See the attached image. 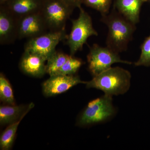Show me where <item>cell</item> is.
Wrapping results in <instances>:
<instances>
[{"mask_svg": "<svg viewBox=\"0 0 150 150\" xmlns=\"http://www.w3.org/2000/svg\"><path fill=\"white\" fill-rule=\"evenodd\" d=\"M101 16V21L108 28L106 46L118 54L126 51L133 38L136 25L127 19L115 8L110 13Z\"/></svg>", "mask_w": 150, "mask_h": 150, "instance_id": "cell-1", "label": "cell"}, {"mask_svg": "<svg viewBox=\"0 0 150 150\" xmlns=\"http://www.w3.org/2000/svg\"><path fill=\"white\" fill-rule=\"evenodd\" d=\"M131 75L128 70L120 67H112L86 82V87L100 90L108 95L126 93L131 86Z\"/></svg>", "mask_w": 150, "mask_h": 150, "instance_id": "cell-2", "label": "cell"}, {"mask_svg": "<svg viewBox=\"0 0 150 150\" xmlns=\"http://www.w3.org/2000/svg\"><path fill=\"white\" fill-rule=\"evenodd\" d=\"M116 112L112 96L104 94L88 103L80 115L78 124L83 126L103 123L113 118Z\"/></svg>", "mask_w": 150, "mask_h": 150, "instance_id": "cell-3", "label": "cell"}, {"mask_svg": "<svg viewBox=\"0 0 150 150\" xmlns=\"http://www.w3.org/2000/svg\"><path fill=\"white\" fill-rule=\"evenodd\" d=\"M79 9V16L77 18L71 21V30L67 39L71 56L82 49L89 38L98 35L94 28L91 17L82 7Z\"/></svg>", "mask_w": 150, "mask_h": 150, "instance_id": "cell-4", "label": "cell"}, {"mask_svg": "<svg viewBox=\"0 0 150 150\" xmlns=\"http://www.w3.org/2000/svg\"><path fill=\"white\" fill-rule=\"evenodd\" d=\"M74 9L63 0H43L40 12L48 30L55 32L65 30Z\"/></svg>", "mask_w": 150, "mask_h": 150, "instance_id": "cell-5", "label": "cell"}, {"mask_svg": "<svg viewBox=\"0 0 150 150\" xmlns=\"http://www.w3.org/2000/svg\"><path fill=\"white\" fill-rule=\"evenodd\" d=\"M119 54L106 47L94 44L90 48L87 55L89 71L93 77L111 68L115 63L131 64L132 62L121 59Z\"/></svg>", "mask_w": 150, "mask_h": 150, "instance_id": "cell-6", "label": "cell"}, {"mask_svg": "<svg viewBox=\"0 0 150 150\" xmlns=\"http://www.w3.org/2000/svg\"><path fill=\"white\" fill-rule=\"evenodd\" d=\"M66 30L49 31L36 37L30 38L24 46V51L37 54L46 61L56 52V46L67 39Z\"/></svg>", "mask_w": 150, "mask_h": 150, "instance_id": "cell-7", "label": "cell"}, {"mask_svg": "<svg viewBox=\"0 0 150 150\" xmlns=\"http://www.w3.org/2000/svg\"><path fill=\"white\" fill-rule=\"evenodd\" d=\"M48 30L40 11L18 19V39H30L44 34Z\"/></svg>", "mask_w": 150, "mask_h": 150, "instance_id": "cell-8", "label": "cell"}, {"mask_svg": "<svg viewBox=\"0 0 150 150\" xmlns=\"http://www.w3.org/2000/svg\"><path fill=\"white\" fill-rule=\"evenodd\" d=\"M86 83L74 75H53L43 83L42 90L46 96H54L65 92L79 84Z\"/></svg>", "mask_w": 150, "mask_h": 150, "instance_id": "cell-9", "label": "cell"}, {"mask_svg": "<svg viewBox=\"0 0 150 150\" xmlns=\"http://www.w3.org/2000/svg\"><path fill=\"white\" fill-rule=\"evenodd\" d=\"M18 19L14 16L4 5L0 8V43L8 45L18 38Z\"/></svg>", "mask_w": 150, "mask_h": 150, "instance_id": "cell-10", "label": "cell"}, {"mask_svg": "<svg viewBox=\"0 0 150 150\" xmlns=\"http://www.w3.org/2000/svg\"><path fill=\"white\" fill-rule=\"evenodd\" d=\"M46 62L45 59L37 54L24 51L20 62V68L26 74L40 77L46 73Z\"/></svg>", "mask_w": 150, "mask_h": 150, "instance_id": "cell-11", "label": "cell"}, {"mask_svg": "<svg viewBox=\"0 0 150 150\" xmlns=\"http://www.w3.org/2000/svg\"><path fill=\"white\" fill-rule=\"evenodd\" d=\"M42 0H7L4 4L6 8L17 18L40 11Z\"/></svg>", "mask_w": 150, "mask_h": 150, "instance_id": "cell-12", "label": "cell"}, {"mask_svg": "<svg viewBox=\"0 0 150 150\" xmlns=\"http://www.w3.org/2000/svg\"><path fill=\"white\" fill-rule=\"evenodd\" d=\"M147 0H115L114 8L124 17L136 25L139 22L141 8Z\"/></svg>", "mask_w": 150, "mask_h": 150, "instance_id": "cell-13", "label": "cell"}, {"mask_svg": "<svg viewBox=\"0 0 150 150\" xmlns=\"http://www.w3.org/2000/svg\"><path fill=\"white\" fill-rule=\"evenodd\" d=\"M33 103L27 106L10 105L0 107V123L1 125L10 124L25 116L34 107Z\"/></svg>", "mask_w": 150, "mask_h": 150, "instance_id": "cell-14", "label": "cell"}, {"mask_svg": "<svg viewBox=\"0 0 150 150\" xmlns=\"http://www.w3.org/2000/svg\"><path fill=\"white\" fill-rule=\"evenodd\" d=\"M24 117L23 116L18 121L9 124V126L4 131L0 138L1 149L8 150L11 147L19 125Z\"/></svg>", "mask_w": 150, "mask_h": 150, "instance_id": "cell-15", "label": "cell"}, {"mask_svg": "<svg viewBox=\"0 0 150 150\" xmlns=\"http://www.w3.org/2000/svg\"><path fill=\"white\" fill-rule=\"evenodd\" d=\"M69 55L56 51L47 60L46 73L50 76L55 74L67 61Z\"/></svg>", "mask_w": 150, "mask_h": 150, "instance_id": "cell-16", "label": "cell"}, {"mask_svg": "<svg viewBox=\"0 0 150 150\" xmlns=\"http://www.w3.org/2000/svg\"><path fill=\"white\" fill-rule=\"evenodd\" d=\"M0 99L9 105H14L13 91L9 82L3 74H0Z\"/></svg>", "mask_w": 150, "mask_h": 150, "instance_id": "cell-17", "label": "cell"}, {"mask_svg": "<svg viewBox=\"0 0 150 150\" xmlns=\"http://www.w3.org/2000/svg\"><path fill=\"white\" fill-rule=\"evenodd\" d=\"M82 65L81 60L70 55L65 64L55 74L74 75Z\"/></svg>", "mask_w": 150, "mask_h": 150, "instance_id": "cell-18", "label": "cell"}, {"mask_svg": "<svg viewBox=\"0 0 150 150\" xmlns=\"http://www.w3.org/2000/svg\"><path fill=\"white\" fill-rule=\"evenodd\" d=\"M141 49L139 58L134 65L136 67H150V35L145 38L141 45Z\"/></svg>", "mask_w": 150, "mask_h": 150, "instance_id": "cell-19", "label": "cell"}, {"mask_svg": "<svg viewBox=\"0 0 150 150\" xmlns=\"http://www.w3.org/2000/svg\"><path fill=\"white\" fill-rule=\"evenodd\" d=\"M112 0H83V4L98 11L101 15L109 13Z\"/></svg>", "mask_w": 150, "mask_h": 150, "instance_id": "cell-20", "label": "cell"}, {"mask_svg": "<svg viewBox=\"0 0 150 150\" xmlns=\"http://www.w3.org/2000/svg\"><path fill=\"white\" fill-rule=\"evenodd\" d=\"M65 2L67 3L69 5L71 6L74 8H80L81 7V4H83V0H63Z\"/></svg>", "mask_w": 150, "mask_h": 150, "instance_id": "cell-21", "label": "cell"}, {"mask_svg": "<svg viewBox=\"0 0 150 150\" xmlns=\"http://www.w3.org/2000/svg\"><path fill=\"white\" fill-rule=\"evenodd\" d=\"M7 0H0V2H1V4H4V3Z\"/></svg>", "mask_w": 150, "mask_h": 150, "instance_id": "cell-22", "label": "cell"}, {"mask_svg": "<svg viewBox=\"0 0 150 150\" xmlns=\"http://www.w3.org/2000/svg\"><path fill=\"white\" fill-rule=\"evenodd\" d=\"M42 1H43V0H42Z\"/></svg>", "mask_w": 150, "mask_h": 150, "instance_id": "cell-23", "label": "cell"}, {"mask_svg": "<svg viewBox=\"0 0 150 150\" xmlns=\"http://www.w3.org/2000/svg\"></svg>", "mask_w": 150, "mask_h": 150, "instance_id": "cell-24", "label": "cell"}]
</instances>
